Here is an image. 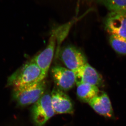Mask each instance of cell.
I'll use <instances>...</instances> for the list:
<instances>
[{"mask_svg": "<svg viewBox=\"0 0 126 126\" xmlns=\"http://www.w3.org/2000/svg\"><path fill=\"white\" fill-rule=\"evenodd\" d=\"M46 77L32 60L10 77L8 84L14 88L22 87L40 82Z\"/></svg>", "mask_w": 126, "mask_h": 126, "instance_id": "cell-1", "label": "cell"}, {"mask_svg": "<svg viewBox=\"0 0 126 126\" xmlns=\"http://www.w3.org/2000/svg\"><path fill=\"white\" fill-rule=\"evenodd\" d=\"M46 87L44 80L32 85L14 88V98L21 107L34 104L45 94Z\"/></svg>", "mask_w": 126, "mask_h": 126, "instance_id": "cell-2", "label": "cell"}, {"mask_svg": "<svg viewBox=\"0 0 126 126\" xmlns=\"http://www.w3.org/2000/svg\"><path fill=\"white\" fill-rule=\"evenodd\" d=\"M55 115L50 94H44L32 108V119L35 126H44Z\"/></svg>", "mask_w": 126, "mask_h": 126, "instance_id": "cell-3", "label": "cell"}, {"mask_svg": "<svg viewBox=\"0 0 126 126\" xmlns=\"http://www.w3.org/2000/svg\"><path fill=\"white\" fill-rule=\"evenodd\" d=\"M57 57H60L66 68L75 73L88 63L84 54L79 49L72 45H68L60 48Z\"/></svg>", "mask_w": 126, "mask_h": 126, "instance_id": "cell-4", "label": "cell"}, {"mask_svg": "<svg viewBox=\"0 0 126 126\" xmlns=\"http://www.w3.org/2000/svg\"><path fill=\"white\" fill-rule=\"evenodd\" d=\"M51 73L56 87L61 91H68L76 84L75 73L67 68L54 66L51 69Z\"/></svg>", "mask_w": 126, "mask_h": 126, "instance_id": "cell-5", "label": "cell"}, {"mask_svg": "<svg viewBox=\"0 0 126 126\" xmlns=\"http://www.w3.org/2000/svg\"><path fill=\"white\" fill-rule=\"evenodd\" d=\"M51 101L55 114H72L74 106L70 97L64 91L57 88L53 89L50 94Z\"/></svg>", "mask_w": 126, "mask_h": 126, "instance_id": "cell-6", "label": "cell"}, {"mask_svg": "<svg viewBox=\"0 0 126 126\" xmlns=\"http://www.w3.org/2000/svg\"><path fill=\"white\" fill-rule=\"evenodd\" d=\"M56 44V36L52 31L46 47L32 59L46 76H47L53 58Z\"/></svg>", "mask_w": 126, "mask_h": 126, "instance_id": "cell-7", "label": "cell"}, {"mask_svg": "<svg viewBox=\"0 0 126 126\" xmlns=\"http://www.w3.org/2000/svg\"><path fill=\"white\" fill-rule=\"evenodd\" d=\"M76 84L84 83L102 87L104 80L100 74L88 63L75 72Z\"/></svg>", "mask_w": 126, "mask_h": 126, "instance_id": "cell-8", "label": "cell"}, {"mask_svg": "<svg viewBox=\"0 0 126 126\" xmlns=\"http://www.w3.org/2000/svg\"><path fill=\"white\" fill-rule=\"evenodd\" d=\"M105 29L111 34L126 38V14L111 12L106 19Z\"/></svg>", "mask_w": 126, "mask_h": 126, "instance_id": "cell-9", "label": "cell"}, {"mask_svg": "<svg viewBox=\"0 0 126 126\" xmlns=\"http://www.w3.org/2000/svg\"><path fill=\"white\" fill-rule=\"evenodd\" d=\"M89 104L95 111L106 118L115 119L114 112L109 97L106 93L99 94L89 102Z\"/></svg>", "mask_w": 126, "mask_h": 126, "instance_id": "cell-10", "label": "cell"}, {"mask_svg": "<svg viewBox=\"0 0 126 126\" xmlns=\"http://www.w3.org/2000/svg\"><path fill=\"white\" fill-rule=\"evenodd\" d=\"M77 94L79 99L86 103H89L91 99L99 94L98 87L87 84H77Z\"/></svg>", "mask_w": 126, "mask_h": 126, "instance_id": "cell-11", "label": "cell"}, {"mask_svg": "<svg viewBox=\"0 0 126 126\" xmlns=\"http://www.w3.org/2000/svg\"><path fill=\"white\" fill-rule=\"evenodd\" d=\"M75 20H73L70 22L63 24L62 26H60L53 30L52 31L55 33L56 36V42L57 44V49H56V56L57 57L59 52L60 49V46L65 38L66 37L69 33L70 28L73 26Z\"/></svg>", "mask_w": 126, "mask_h": 126, "instance_id": "cell-12", "label": "cell"}, {"mask_svg": "<svg viewBox=\"0 0 126 126\" xmlns=\"http://www.w3.org/2000/svg\"><path fill=\"white\" fill-rule=\"evenodd\" d=\"M111 12L126 14V0H96Z\"/></svg>", "mask_w": 126, "mask_h": 126, "instance_id": "cell-13", "label": "cell"}, {"mask_svg": "<svg viewBox=\"0 0 126 126\" xmlns=\"http://www.w3.org/2000/svg\"><path fill=\"white\" fill-rule=\"evenodd\" d=\"M109 40L110 46L115 52L120 55H126V38L111 34Z\"/></svg>", "mask_w": 126, "mask_h": 126, "instance_id": "cell-14", "label": "cell"}]
</instances>
